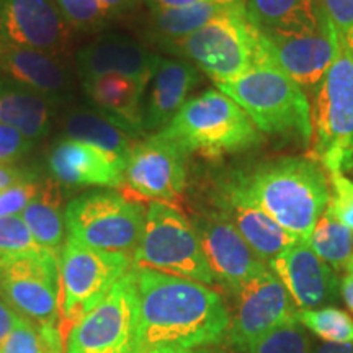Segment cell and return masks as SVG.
Listing matches in <instances>:
<instances>
[{
  "instance_id": "cell-1",
  "label": "cell",
  "mask_w": 353,
  "mask_h": 353,
  "mask_svg": "<svg viewBox=\"0 0 353 353\" xmlns=\"http://www.w3.org/2000/svg\"><path fill=\"white\" fill-rule=\"evenodd\" d=\"M132 272L139 298L134 353L213 347L228 337L231 316L211 286L151 268L132 267Z\"/></svg>"
},
{
  "instance_id": "cell-2",
  "label": "cell",
  "mask_w": 353,
  "mask_h": 353,
  "mask_svg": "<svg viewBox=\"0 0 353 353\" xmlns=\"http://www.w3.org/2000/svg\"><path fill=\"white\" fill-rule=\"evenodd\" d=\"M239 179L250 200L303 242L327 210L329 180L316 159H272Z\"/></svg>"
},
{
  "instance_id": "cell-3",
  "label": "cell",
  "mask_w": 353,
  "mask_h": 353,
  "mask_svg": "<svg viewBox=\"0 0 353 353\" xmlns=\"http://www.w3.org/2000/svg\"><path fill=\"white\" fill-rule=\"evenodd\" d=\"M154 44L188 61L214 83L239 77L252 65L272 63L265 50L263 33L249 20L245 3L223 13L188 37Z\"/></svg>"
},
{
  "instance_id": "cell-4",
  "label": "cell",
  "mask_w": 353,
  "mask_h": 353,
  "mask_svg": "<svg viewBox=\"0 0 353 353\" xmlns=\"http://www.w3.org/2000/svg\"><path fill=\"white\" fill-rule=\"evenodd\" d=\"M236 101L262 132L298 139L312 138V117L306 92L273 63L252 65L239 77L214 83Z\"/></svg>"
},
{
  "instance_id": "cell-5",
  "label": "cell",
  "mask_w": 353,
  "mask_h": 353,
  "mask_svg": "<svg viewBox=\"0 0 353 353\" xmlns=\"http://www.w3.org/2000/svg\"><path fill=\"white\" fill-rule=\"evenodd\" d=\"M157 134L179 143L188 154L219 159L257 148L262 131L236 101L210 88L192 97Z\"/></svg>"
},
{
  "instance_id": "cell-6",
  "label": "cell",
  "mask_w": 353,
  "mask_h": 353,
  "mask_svg": "<svg viewBox=\"0 0 353 353\" xmlns=\"http://www.w3.org/2000/svg\"><path fill=\"white\" fill-rule=\"evenodd\" d=\"M132 267L188 278L206 286L216 285L192 221L162 201H149L145 208L143 236L132 254Z\"/></svg>"
},
{
  "instance_id": "cell-7",
  "label": "cell",
  "mask_w": 353,
  "mask_h": 353,
  "mask_svg": "<svg viewBox=\"0 0 353 353\" xmlns=\"http://www.w3.org/2000/svg\"><path fill=\"white\" fill-rule=\"evenodd\" d=\"M339 39V38H337ZM314 156L329 174L353 169V56L337 43L334 63L316 90Z\"/></svg>"
},
{
  "instance_id": "cell-8",
  "label": "cell",
  "mask_w": 353,
  "mask_h": 353,
  "mask_svg": "<svg viewBox=\"0 0 353 353\" xmlns=\"http://www.w3.org/2000/svg\"><path fill=\"white\" fill-rule=\"evenodd\" d=\"M144 219V201L117 190L83 193L65 206L68 237L108 252L134 254Z\"/></svg>"
},
{
  "instance_id": "cell-9",
  "label": "cell",
  "mask_w": 353,
  "mask_h": 353,
  "mask_svg": "<svg viewBox=\"0 0 353 353\" xmlns=\"http://www.w3.org/2000/svg\"><path fill=\"white\" fill-rule=\"evenodd\" d=\"M132 268V255L87 247L68 237L59 254V329H70Z\"/></svg>"
},
{
  "instance_id": "cell-10",
  "label": "cell",
  "mask_w": 353,
  "mask_h": 353,
  "mask_svg": "<svg viewBox=\"0 0 353 353\" xmlns=\"http://www.w3.org/2000/svg\"><path fill=\"white\" fill-rule=\"evenodd\" d=\"M139 298L132 268L70 329L65 353H134Z\"/></svg>"
},
{
  "instance_id": "cell-11",
  "label": "cell",
  "mask_w": 353,
  "mask_h": 353,
  "mask_svg": "<svg viewBox=\"0 0 353 353\" xmlns=\"http://www.w3.org/2000/svg\"><path fill=\"white\" fill-rule=\"evenodd\" d=\"M0 296L38 325L59 322V257L50 250L0 257Z\"/></svg>"
},
{
  "instance_id": "cell-12",
  "label": "cell",
  "mask_w": 353,
  "mask_h": 353,
  "mask_svg": "<svg viewBox=\"0 0 353 353\" xmlns=\"http://www.w3.org/2000/svg\"><path fill=\"white\" fill-rule=\"evenodd\" d=\"M190 154L175 141L161 134L132 145L125 169V195L139 201H162L175 206L187 183ZM121 187V188H123Z\"/></svg>"
},
{
  "instance_id": "cell-13",
  "label": "cell",
  "mask_w": 353,
  "mask_h": 353,
  "mask_svg": "<svg viewBox=\"0 0 353 353\" xmlns=\"http://www.w3.org/2000/svg\"><path fill=\"white\" fill-rule=\"evenodd\" d=\"M232 294L236 296V312L226 339L234 350L247 353L265 335L298 321V306L270 268Z\"/></svg>"
},
{
  "instance_id": "cell-14",
  "label": "cell",
  "mask_w": 353,
  "mask_h": 353,
  "mask_svg": "<svg viewBox=\"0 0 353 353\" xmlns=\"http://www.w3.org/2000/svg\"><path fill=\"white\" fill-rule=\"evenodd\" d=\"M216 283L236 293L242 285L268 270L221 211H206L192 221Z\"/></svg>"
},
{
  "instance_id": "cell-15",
  "label": "cell",
  "mask_w": 353,
  "mask_h": 353,
  "mask_svg": "<svg viewBox=\"0 0 353 353\" xmlns=\"http://www.w3.org/2000/svg\"><path fill=\"white\" fill-rule=\"evenodd\" d=\"M270 61L303 90L316 92L337 51V33L329 19L312 34H265Z\"/></svg>"
},
{
  "instance_id": "cell-16",
  "label": "cell",
  "mask_w": 353,
  "mask_h": 353,
  "mask_svg": "<svg viewBox=\"0 0 353 353\" xmlns=\"http://www.w3.org/2000/svg\"><path fill=\"white\" fill-rule=\"evenodd\" d=\"M70 30L54 0H0V41L59 54Z\"/></svg>"
},
{
  "instance_id": "cell-17",
  "label": "cell",
  "mask_w": 353,
  "mask_h": 353,
  "mask_svg": "<svg viewBox=\"0 0 353 353\" xmlns=\"http://www.w3.org/2000/svg\"><path fill=\"white\" fill-rule=\"evenodd\" d=\"M268 268L283 283L298 309L325 307L341 291L334 268L317 257L307 242H298L268 262Z\"/></svg>"
},
{
  "instance_id": "cell-18",
  "label": "cell",
  "mask_w": 353,
  "mask_h": 353,
  "mask_svg": "<svg viewBox=\"0 0 353 353\" xmlns=\"http://www.w3.org/2000/svg\"><path fill=\"white\" fill-rule=\"evenodd\" d=\"M48 169L61 187L121 188L126 161L97 145L61 138L48 154Z\"/></svg>"
},
{
  "instance_id": "cell-19",
  "label": "cell",
  "mask_w": 353,
  "mask_h": 353,
  "mask_svg": "<svg viewBox=\"0 0 353 353\" xmlns=\"http://www.w3.org/2000/svg\"><path fill=\"white\" fill-rule=\"evenodd\" d=\"M218 206L221 213L226 214L234 228L239 231L242 239L265 265H268L270 260L278 257L286 249L303 242L281 228L250 200L242 187L239 174L219 188Z\"/></svg>"
},
{
  "instance_id": "cell-20",
  "label": "cell",
  "mask_w": 353,
  "mask_h": 353,
  "mask_svg": "<svg viewBox=\"0 0 353 353\" xmlns=\"http://www.w3.org/2000/svg\"><path fill=\"white\" fill-rule=\"evenodd\" d=\"M159 59L157 52L136 39L120 33H105L76 52V69L82 81L120 74L148 88Z\"/></svg>"
},
{
  "instance_id": "cell-21",
  "label": "cell",
  "mask_w": 353,
  "mask_h": 353,
  "mask_svg": "<svg viewBox=\"0 0 353 353\" xmlns=\"http://www.w3.org/2000/svg\"><path fill=\"white\" fill-rule=\"evenodd\" d=\"M200 82V70L188 61L161 56L144 94L141 118L143 132L164 130Z\"/></svg>"
},
{
  "instance_id": "cell-22",
  "label": "cell",
  "mask_w": 353,
  "mask_h": 353,
  "mask_svg": "<svg viewBox=\"0 0 353 353\" xmlns=\"http://www.w3.org/2000/svg\"><path fill=\"white\" fill-rule=\"evenodd\" d=\"M0 72L48 97L57 107L68 101L74 90L72 74L57 54L33 48L0 41Z\"/></svg>"
},
{
  "instance_id": "cell-23",
  "label": "cell",
  "mask_w": 353,
  "mask_h": 353,
  "mask_svg": "<svg viewBox=\"0 0 353 353\" xmlns=\"http://www.w3.org/2000/svg\"><path fill=\"white\" fill-rule=\"evenodd\" d=\"M56 110L57 105L48 97L0 76V125L10 126L37 143L51 132Z\"/></svg>"
},
{
  "instance_id": "cell-24",
  "label": "cell",
  "mask_w": 353,
  "mask_h": 353,
  "mask_svg": "<svg viewBox=\"0 0 353 353\" xmlns=\"http://www.w3.org/2000/svg\"><path fill=\"white\" fill-rule=\"evenodd\" d=\"M83 94L92 107L100 113L107 114L113 121L120 123L136 136L144 134L141 130L143 118V100L145 87L134 79L107 74L82 81Z\"/></svg>"
},
{
  "instance_id": "cell-25",
  "label": "cell",
  "mask_w": 353,
  "mask_h": 353,
  "mask_svg": "<svg viewBox=\"0 0 353 353\" xmlns=\"http://www.w3.org/2000/svg\"><path fill=\"white\" fill-rule=\"evenodd\" d=\"M245 10L265 34H312L327 20L321 0H247Z\"/></svg>"
},
{
  "instance_id": "cell-26",
  "label": "cell",
  "mask_w": 353,
  "mask_h": 353,
  "mask_svg": "<svg viewBox=\"0 0 353 353\" xmlns=\"http://www.w3.org/2000/svg\"><path fill=\"white\" fill-rule=\"evenodd\" d=\"M63 132L64 138L97 145L123 161H128L132 145L136 144L134 138H138L134 132L94 107L70 108L63 120Z\"/></svg>"
},
{
  "instance_id": "cell-27",
  "label": "cell",
  "mask_w": 353,
  "mask_h": 353,
  "mask_svg": "<svg viewBox=\"0 0 353 353\" xmlns=\"http://www.w3.org/2000/svg\"><path fill=\"white\" fill-rule=\"evenodd\" d=\"M21 219L43 249L59 257L64 247L65 211L61 185L52 179H41L37 195L28 203Z\"/></svg>"
},
{
  "instance_id": "cell-28",
  "label": "cell",
  "mask_w": 353,
  "mask_h": 353,
  "mask_svg": "<svg viewBox=\"0 0 353 353\" xmlns=\"http://www.w3.org/2000/svg\"><path fill=\"white\" fill-rule=\"evenodd\" d=\"M247 0H205L195 6L172 10H151L148 37L152 43L180 39L195 33L219 15L244 6Z\"/></svg>"
},
{
  "instance_id": "cell-29",
  "label": "cell",
  "mask_w": 353,
  "mask_h": 353,
  "mask_svg": "<svg viewBox=\"0 0 353 353\" xmlns=\"http://www.w3.org/2000/svg\"><path fill=\"white\" fill-rule=\"evenodd\" d=\"M307 245L335 270H345V265L353 255V232L325 210L317 219Z\"/></svg>"
},
{
  "instance_id": "cell-30",
  "label": "cell",
  "mask_w": 353,
  "mask_h": 353,
  "mask_svg": "<svg viewBox=\"0 0 353 353\" xmlns=\"http://www.w3.org/2000/svg\"><path fill=\"white\" fill-rule=\"evenodd\" d=\"M298 322L329 343L353 342V319L342 309L332 306L299 309Z\"/></svg>"
},
{
  "instance_id": "cell-31",
  "label": "cell",
  "mask_w": 353,
  "mask_h": 353,
  "mask_svg": "<svg viewBox=\"0 0 353 353\" xmlns=\"http://www.w3.org/2000/svg\"><path fill=\"white\" fill-rule=\"evenodd\" d=\"M70 28L79 32H100L113 19L100 0H54Z\"/></svg>"
},
{
  "instance_id": "cell-32",
  "label": "cell",
  "mask_w": 353,
  "mask_h": 353,
  "mask_svg": "<svg viewBox=\"0 0 353 353\" xmlns=\"http://www.w3.org/2000/svg\"><path fill=\"white\" fill-rule=\"evenodd\" d=\"M247 353H311V339L299 322H290L265 335Z\"/></svg>"
},
{
  "instance_id": "cell-33",
  "label": "cell",
  "mask_w": 353,
  "mask_h": 353,
  "mask_svg": "<svg viewBox=\"0 0 353 353\" xmlns=\"http://www.w3.org/2000/svg\"><path fill=\"white\" fill-rule=\"evenodd\" d=\"M39 250H43V247L34 241L21 216L0 218V257L33 254Z\"/></svg>"
},
{
  "instance_id": "cell-34",
  "label": "cell",
  "mask_w": 353,
  "mask_h": 353,
  "mask_svg": "<svg viewBox=\"0 0 353 353\" xmlns=\"http://www.w3.org/2000/svg\"><path fill=\"white\" fill-rule=\"evenodd\" d=\"M330 175V198L327 211L353 232V182L343 174Z\"/></svg>"
},
{
  "instance_id": "cell-35",
  "label": "cell",
  "mask_w": 353,
  "mask_h": 353,
  "mask_svg": "<svg viewBox=\"0 0 353 353\" xmlns=\"http://www.w3.org/2000/svg\"><path fill=\"white\" fill-rule=\"evenodd\" d=\"M39 182H41V179L34 175L32 179L21 180V182L0 190V218L20 216L23 213L28 203L37 195Z\"/></svg>"
},
{
  "instance_id": "cell-36",
  "label": "cell",
  "mask_w": 353,
  "mask_h": 353,
  "mask_svg": "<svg viewBox=\"0 0 353 353\" xmlns=\"http://www.w3.org/2000/svg\"><path fill=\"white\" fill-rule=\"evenodd\" d=\"M339 41L353 56V0H321Z\"/></svg>"
},
{
  "instance_id": "cell-37",
  "label": "cell",
  "mask_w": 353,
  "mask_h": 353,
  "mask_svg": "<svg viewBox=\"0 0 353 353\" xmlns=\"http://www.w3.org/2000/svg\"><path fill=\"white\" fill-rule=\"evenodd\" d=\"M0 353H43L38 325L23 316H19L15 329L0 348Z\"/></svg>"
},
{
  "instance_id": "cell-38",
  "label": "cell",
  "mask_w": 353,
  "mask_h": 353,
  "mask_svg": "<svg viewBox=\"0 0 353 353\" xmlns=\"http://www.w3.org/2000/svg\"><path fill=\"white\" fill-rule=\"evenodd\" d=\"M34 148V143L20 131L10 126L0 125V162L13 165L28 156Z\"/></svg>"
},
{
  "instance_id": "cell-39",
  "label": "cell",
  "mask_w": 353,
  "mask_h": 353,
  "mask_svg": "<svg viewBox=\"0 0 353 353\" xmlns=\"http://www.w3.org/2000/svg\"><path fill=\"white\" fill-rule=\"evenodd\" d=\"M34 175L37 174L28 169H21V167L2 164L0 162V190L10 187V185L17 182H21V180L32 179Z\"/></svg>"
},
{
  "instance_id": "cell-40",
  "label": "cell",
  "mask_w": 353,
  "mask_h": 353,
  "mask_svg": "<svg viewBox=\"0 0 353 353\" xmlns=\"http://www.w3.org/2000/svg\"><path fill=\"white\" fill-rule=\"evenodd\" d=\"M19 316V312L13 311L7 303L0 298V348L3 347V343H6L8 335L12 334V330L15 329Z\"/></svg>"
},
{
  "instance_id": "cell-41",
  "label": "cell",
  "mask_w": 353,
  "mask_h": 353,
  "mask_svg": "<svg viewBox=\"0 0 353 353\" xmlns=\"http://www.w3.org/2000/svg\"><path fill=\"white\" fill-rule=\"evenodd\" d=\"M151 10H172V8H183L205 2V0H144Z\"/></svg>"
},
{
  "instance_id": "cell-42",
  "label": "cell",
  "mask_w": 353,
  "mask_h": 353,
  "mask_svg": "<svg viewBox=\"0 0 353 353\" xmlns=\"http://www.w3.org/2000/svg\"><path fill=\"white\" fill-rule=\"evenodd\" d=\"M112 17H120L136 7L138 0H100Z\"/></svg>"
},
{
  "instance_id": "cell-43",
  "label": "cell",
  "mask_w": 353,
  "mask_h": 353,
  "mask_svg": "<svg viewBox=\"0 0 353 353\" xmlns=\"http://www.w3.org/2000/svg\"><path fill=\"white\" fill-rule=\"evenodd\" d=\"M149 353H226L213 347H198V348H182V347H164L157 348Z\"/></svg>"
},
{
  "instance_id": "cell-44",
  "label": "cell",
  "mask_w": 353,
  "mask_h": 353,
  "mask_svg": "<svg viewBox=\"0 0 353 353\" xmlns=\"http://www.w3.org/2000/svg\"><path fill=\"white\" fill-rule=\"evenodd\" d=\"M341 293L348 309L353 312V275H350V273L347 276H343L341 283Z\"/></svg>"
},
{
  "instance_id": "cell-45",
  "label": "cell",
  "mask_w": 353,
  "mask_h": 353,
  "mask_svg": "<svg viewBox=\"0 0 353 353\" xmlns=\"http://www.w3.org/2000/svg\"><path fill=\"white\" fill-rule=\"evenodd\" d=\"M314 353H353V342H348V343L325 342L324 345L317 347V350Z\"/></svg>"
},
{
  "instance_id": "cell-46",
  "label": "cell",
  "mask_w": 353,
  "mask_h": 353,
  "mask_svg": "<svg viewBox=\"0 0 353 353\" xmlns=\"http://www.w3.org/2000/svg\"><path fill=\"white\" fill-rule=\"evenodd\" d=\"M345 270L350 273V275H353V255L350 257V260H348L347 265H345Z\"/></svg>"
}]
</instances>
